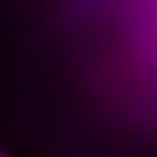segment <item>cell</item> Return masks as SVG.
<instances>
[{
  "instance_id": "obj_1",
  "label": "cell",
  "mask_w": 157,
  "mask_h": 157,
  "mask_svg": "<svg viewBox=\"0 0 157 157\" xmlns=\"http://www.w3.org/2000/svg\"><path fill=\"white\" fill-rule=\"evenodd\" d=\"M0 157H10V155H7V152H5V150H0Z\"/></svg>"
}]
</instances>
